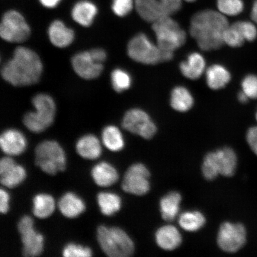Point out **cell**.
<instances>
[{
  "instance_id": "3957f363",
  "label": "cell",
  "mask_w": 257,
  "mask_h": 257,
  "mask_svg": "<svg viewBox=\"0 0 257 257\" xmlns=\"http://www.w3.org/2000/svg\"><path fill=\"white\" fill-rule=\"evenodd\" d=\"M96 237L101 248L108 256H130L134 252L133 241L120 228L99 226Z\"/></svg>"
},
{
  "instance_id": "b9f144b4",
  "label": "cell",
  "mask_w": 257,
  "mask_h": 257,
  "mask_svg": "<svg viewBox=\"0 0 257 257\" xmlns=\"http://www.w3.org/2000/svg\"><path fill=\"white\" fill-rule=\"evenodd\" d=\"M93 58L99 63H103L107 59V53L102 48H94L89 50Z\"/></svg>"
},
{
  "instance_id": "6da1fadb",
  "label": "cell",
  "mask_w": 257,
  "mask_h": 257,
  "mask_svg": "<svg viewBox=\"0 0 257 257\" xmlns=\"http://www.w3.org/2000/svg\"><path fill=\"white\" fill-rule=\"evenodd\" d=\"M43 72L39 56L30 48L19 47L2 69L5 81L15 86H30L39 81Z\"/></svg>"
},
{
  "instance_id": "74e56055",
  "label": "cell",
  "mask_w": 257,
  "mask_h": 257,
  "mask_svg": "<svg viewBox=\"0 0 257 257\" xmlns=\"http://www.w3.org/2000/svg\"><path fill=\"white\" fill-rule=\"evenodd\" d=\"M237 28L242 33L244 39L247 41H254L257 37V29L252 22L248 21H239L235 23Z\"/></svg>"
},
{
  "instance_id": "f1b7e54d",
  "label": "cell",
  "mask_w": 257,
  "mask_h": 257,
  "mask_svg": "<svg viewBox=\"0 0 257 257\" xmlns=\"http://www.w3.org/2000/svg\"><path fill=\"white\" fill-rule=\"evenodd\" d=\"M97 201L101 213L105 216H112L119 211L121 206L120 197L114 193H99Z\"/></svg>"
},
{
  "instance_id": "8d00e7d4",
  "label": "cell",
  "mask_w": 257,
  "mask_h": 257,
  "mask_svg": "<svg viewBox=\"0 0 257 257\" xmlns=\"http://www.w3.org/2000/svg\"><path fill=\"white\" fill-rule=\"evenodd\" d=\"M242 91L250 99L257 98V76L248 75L243 78L242 82Z\"/></svg>"
},
{
  "instance_id": "9a60e30c",
  "label": "cell",
  "mask_w": 257,
  "mask_h": 257,
  "mask_svg": "<svg viewBox=\"0 0 257 257\" xmlns=\"http://www.w3.org/2000/svg\"><path fill=\"white\" fill-rule=\"evenodd\" d=\"M27 176L25 169L10 157L0 161V181L6 187L14 188L22 184Z\"/></svg>"
},
{
  "instance_id": "30bf717a",
  "label": "cell",
  "mask_w": 257,
  "mask_h": 257,
  "mask_svg": "<svg viewBox=\"0 0 257 257\" xmlns=\"http://www.w3.org/2000/svg\"><path fill=\"white\" fill-rule=\"evenodd\" d=\"M121 125L125 130L147 140L152 138L157 132L156 124L150 115L139 108L127 111L124 115Z\"/></svg>"
},
{
  "instance_id": "7a4b0ae2",
  "label": "cell",
  "mask_w": 257,
  "mask_h": 257,
  "mask_svg": "<svg viewBox=\"0 0 257 257\" xmlns=\"http://www.w3.org/2000/svg\"><path fill=\"white\" fill-rule=\"evenodd\" d=\"M225 15L213 10H205L192 16L190 34L204 51L218 49L223 46V34L229 27Z\"/></svg>"
},
{
  "instance_id": "4316f807",
  "label": "cell",
  "mask_w": 257,
  "mask_h": 257,
  "mask_svg": "<svg viewBox=\"0 0 257 257\" xmlns=\"http://www.w3.org/2000/svg\"><path fill=\"white\" fill-rule=\"evenodd\" d=\"M170 104L176 111H187L194 104V98L187 88L181 86H177L172 92Z\"/></svg>"
},
{
  "instance_id": "ab89813d",
  "label": "cell",
  "mask_w": 257,
  "mask_h": 257,
  "mask_svg": "<svg viewBox=\"0 0 257 257\" xmlns=\"http://www.w3.org/2000/svg\"><path fill=\"white\" fill-rule=\"evenodd\" d=\"M246 140L250 149L257 156V126L250 127L247 132Z\"/></svg>"
},
{
  "instance_id": "e0dca14e",
  "label": "cell",
  "mask_w": 257,
  "mask_h": 257,
  "mask_svg": "<svg viewBox=\"0 0 257 257\" xmlns=\"http://www.w3.org/2000/svg\"><path fill=\"white\" fill-rule=\"evenodd\" d=\"M48 34L51 44L58 48L68 47L75 40V32L59 20L50 24Z\"/></svg>"
},
{
  "instance_id": "d6a6232c",
  "label": "cell",
  "mask_w": 257,
  "mask_h": 257,
  "mask_svg": "<svg viewBox=\"0 0 257 257\" xmlns=\"http://www.w3.org/2000/svg\"><path fill=\"white\" fill-rule=\"evenodd\" d=\"M217 6L218 12L225 16H237L243 10L242 0H217Z\"/></svg>"
},
{
  "instance_id": "d4e9b609",
  "label": "cell",
  "mask_w": 257,
  "mask_h": 257,
  "mask_svg": "<svg viewBox=\"0 0 257 257\" xmlns=\"http://www.w3.org/2000/svg\"><path fill=\"white\" fill-rule=\"evenodd\" d=\"M182 201L181 194L172 192L164 196L160 202V208L164 220L171 221L178 214Z\"/></svg>"
},
{
  "instance_id": "83f0119b",
  "label": "cell",
  "mask_w": 257,
  "mask_h": 257,
  "mask_svg": "<svg viewBox=\"0 0 257 257\" xmlns=\"http://www.w3.org/2000/svg\"><path fill=\"white\" fill-rule=\"evenodd\" d=\"M102 140L106 148L111 152H120L124 147L123 135L119 128L112 125L106 126L102 131Z\"/></svg>"
},
{
  "instance_id": "2e32d148",
  "label": "cell",
  "mask_w": 257,
  "mask_h": 257,
  "mask_svg": "<svg viewBox=\"0 0 257 257\" xmlns=\"http://www.w3.org/2000/svg\"><path fill=\"white\" fill-rule=\"evenodd\" d=\"M0 146L7 155L19 156L27 149V141L21 132L9 128L3 132L0 137Z\"/></svg>"
},
{
  "instance_id": "ffe728a7",
  "label": "cell",
  "mask_w": 257,
  "mask_h": 257,
  "mask_svg": "<svg viewBox=\"0 0 257 257\" xmlns=\"http://www.w3.org/2000/svg\"><path fill=\"white\" fill-rule=\"evenodd\" d=\"M182 236L179 231L172 225L160 227L156 233V240L161 248L172 250L181 245Z\"/></svg>"
},
{
  "instance_id": "cb8c5ba5",
  "label": "cell",
  "mask_w": 257,
  "mask_h": 257,
  "mask_svg": "<svg viewBox=\"0 0 257 257\" xmlns=\"http://www.w3.org/2000/svg\"><path fill=\"white\" fill-rule=\"evenodd\" d=\"M205 62L201 54L193 53L188 56L186 60L180 64V69L186 78L189 79H197L205 71Z\"/></svg>"
},
{
  "instance_id": "ac0fdd59",
  "label": "cell",
  "mask_w": 257,
  "mask_h": 257,
  "mask_svg": "<svg viewBox=\"0 0 257 257\" xmlns=\"http://www.w3.org/2000/svg\"><path fill=\"white\" fill-rule=\"evenodd\" d=\"M135 7L144 21L154 23L166 16L160 0H135Z\"/></svg>"
},
{
  "instance_id": "f6af8a7d",
  "label": "cell",
  "mask_w": 257,
  "mask_h": 257,
  "mask_svg": "<svg viewBox=\"0 0 257 257\" xmlns=\"http://www.w3.org/2000/svg\"><path fill=\"white\" fill-rule=\"evenodd\" d=\"M237 97H238L239 101L240 102H242V103H246V102L248 101L249 99L248 96H247L243 91H241L239 93Z\"/></svg>"
},
{
  "instance_id": "f546056e",
  "label": "cell",
  "mask_w": 257,
  "mask_h": 257,
  "mask_svg": "<svg viewBox=\"0 0 257 257\" xmlns=\"http://www.w3.org/2000/svg\"><path fill=\"white\" fill-rule=\"evenodd\" d=\"M33 204V213L38 218H47L50 216L55 210V201L50 195H37L34 198Z\"/></svg>"
},
{
  "instance_id": "4dcf8cb0",
  "label": "cell",
  "mask_w": 257,
  "mask_h": 257,
  "mask_svg": "<svg viewBox=\"0 0 257 257\" xmlns=\"http://www.w3.org/2000/svg\"><path fill=\"white\" fill-rule=\"evenodd\" d=\"M180 226L188 232H195L204 226L205 218L200 211H186L179 218Z\"/></svg>"
},
{
  "instance_id": "9c48e42d",
  "label": "cell",
  "mask_w": 257,
  "mask_h": 257,
  "mask_svg": "<svg viewBox=\"0 0 257 257\" xmlns=\"http://www.w3.org/2000/svg\"><path fill=\"white\" fill-rule=\"evenodd\" d=\"M31 34V28L21 13L9 11L3 16L0 25V36L9 43H22Z\"/></svg>"
},
{
  "instance_id": "1f68e13d",
  "label": "cell",
  "mask_w": 257,
  "mask_h": 257,
  "mask_svg": "<svg viewBox=\"0 0 257 257\" xmlns=\"http://www.w3.org/2000/svg\"><path fill=\"white\" fill-rule=\"evenodd\" d=\"M111 82L114 91L121 92L131 87L132 79L128 72L123 69H116L111 74Z\"/></svg>"
},
{
  "instance_id": "60d3db41",
  "label": "cell",
  "mask_w": 257,
  "mask_h": 257,
  "mask_svg": "<svg viewBox=\"0 0 257 257\" xmlns=\"http://www.w3.org/2000/svg\"><path fill=\"white\" fill-rule=\"evenodd\" d=\"M9 195L4 189L0 190V211L2 214H6L9 209Z\"/></svg>"
},
{
  "instance_id": "44dd1931",
  "label": "cell",
  "mask_w": 257,
  "mask_h": 257,
  "mask_svg": "<svg viewBox=\"0 0 257 257\" xmlns=\"http://www.w3.org/2000/svg\"><path fill=\"white\" fill-rule=\"evenodd\" d=\"M63 216L70 218H75L85 210V202L72 192H67L60 199L58 204Z\"/></svg>"
},
{
  "instance_id": "4fadbf2b",
  "label": "cell",
  "mask_w": 257,
  "mask_h": 257,
  "mask_svg": "<svg viewBox=\"0 0 257 257\" xmlns=\"http://www.w3.org/2000/svg\"><path fill=\"white\" fill-rule=\"evenodd\" d=\"M150 173L143 164L136 163L128 168L121 184L123 190L128 194L144 195L149 192Z\"/></svg>"
},
{
  "instance_id": "8992f818",
  "label": "cell",
  "mask_w": 257,
  "mask_h": 257,
  "mask_svg": "<svg viewBox=\"0 0 257 257\" xmlns=\"http://www.w3.org/2000/svg\"><path fill=\"white\" fill-rule=\"evenodd\" d=\"M35 164L47 174L55 175L66 169L65 153L56 141H44L35 149Z\"/></svg>"
},
{
  "instance_id": "7bdbcfd3",
  "label": "cell",
  "mask_w": 257,
  "mask_h": 257,
  "mask_svg": "<svg viewBox=\"0 0 257 257\" xmlns=\"http://www.w3.org/2000/svg\"><path fill=\"white\" fill-rule=\"evenodd\" d=\"M39 1L44 7L53 9L57 7L62 0H39Z\"/></svg>"
},
{
  "instance_id": "f35d334b",
  "label": "cell",
  "mask_w": 257,
  "mask_h": 257,
  "mask_svg": "<svg viewBox=\"0 0 257 257\" xmlns=\"http://www.w3.org/2000/svg\"><path fill=\"white\" fill-rule=\"evenodd\" d=\"M166 16H171L182 8V0H160Z\"/></svg>"
},
{
  "instance_id": "d6986e66",
  "label": "cell",
  "mask_w": 257,
  "mask_h": 257,
  "mask_svg": "<svg viewBox=\"0 0 257 257\" xmlns=\"http://www.w3.org/2000/svg\"><path fill=\"white\" fill-rule=\"evenodd\" d=\"M98 9L88 0H82L76 3L72 10V17L79 25L84 27L91 26L97 15Z\"/></svg>"
},
{
  "instance_id": "7402d4cb",
  "label": "cell",
  "mask_w": 257,
  "mask_h": 257,
  "mask_svg": "<svg viewBox=\"0 0 257 257\" xmlns=\"http://www.w3.org/2000/svg\"><path fill=\"white\" fill-rule=\"evenodd\" d=\"M91 175L95 184L101 187H107L114 185L118 179L116 169L107 162L97 164L92 168Z\"/></svg>"
},
{
  "instance_id": "8fae6325",
  "label": "cell",
  "mask_w": 257,
  "mask_h": 257,
  "mask_svg": "<svg viewBox=\"0 0 257 257\" xmlns=\"http://www.w3.org/2000/svg\"><path fill=\"white\" fill-rule=\"evenodd\" d=\"M246 242V230L241 223L225 222L221 225L217 243L225 252L234 253L242 248Z\"/></svg>"
},
{
  "instance_id": "5b68a950",
  "label": "cell",
  "mask_w": 257,
  "mask_h": 257,
  "mask_svg": "<svg viewBox=\"0 0 257 257\" xmlns=\"http://www.w3.org/2000/svg\"><path fill=\"white\" fill-rule=\"evenodd\" d=\"M237 162L236 154L230 148H223L209 153L202 163V174L208 181L216 178L218 175L232 176L236 171Z\"/></svg>"
},
{
  "instance_id": "5bb4252c",
  "label": "cell",
  "mask_w": 257,
  "mask_h": 257,
  "mask_svg": "<svg viewBox=\"0 0 257 257\" xmlns=\"http://www.w3.org/2000/svg\"><path fill=\"white\" fill-rule=\"evenodd\" d=\"M72 65L77 75L87 80L98 78L104 68L103 64L96 62L89 51L76 54L72 57Z\"/></svg>"
},
{
  "instance_id": "ee69618b",
  "label": "cell",
  "mask_w": 257,
  "mask_h": 257,
  "mask_svg": "<svg viewBox=\"0 0 257 257\" xmlns=\"http://www.w3.org/2000/svg\"><path fill=\"white\" fill-rule=\"evenodd\" d=\"M250 17L254 23L257 25V0L253 3Z\"/></svg>"
},
{
  "instance_id": "484cf974",
  "label": "cell",
  "mask_w": 257,
  "mask_h": 257,
  "mask_svg": "<svg viewBox=\"0 0 257 257\" xmlns=\"http://www.w3.org/2000/svg\"><path fill=\"white\" fill-rule=\"evenodd\" d=\"M230 72L220 64H214L207 70V83L212 89L223 88L230 82Z\"/></svg>"
},
{
  "instance_id": "ba28073f",
  "label": "cell",
  "mask_w": 257,
  "mask_h": 257,
  "mask_svg": "<svg viewBox=\"0 0 257 257\" xmlns=\"http://www.w3.org/2000/svg\"><path fill=\"white\" fill-rule=\"evenodd\" d=\"M128 56L138 63L153 65L163 62V51L144 34L132 38L127 48Z\"/></svg>"
},
{
  "instance_id": "277c9868",
  "label": "cell",
  "mask_w": 257,
  "mask_h": 257,
  "mask_svg": "<svg viewBox=\"0 0 257 257\" xmlns=\"http://www.w3.org/2000/svg\"><path fill=\"white\" fill-rule=\"evenodd\" d=\"M32 104L35 110L25 114L24 123L32 133H43L53 123L56 113L55 101L51 96L43 93L34 96Z\"/></svg>"
},
{
  "instance_id": "7c38bea8",
  "label": "cell",
  "mask_w": 257,
  "mask_h": 257,
  "mask_svg": "<svg viewBox=\"0 0 257 257\" xmlns=\"http://www.w3.org/2000/svg\"><path fill=\"white\" fill-rule=\"evenodd\" d=\"M34 220L30 216L21 218L18 225L23 243V255L25 256H40L43 252L44 237L35 230Z\"/></svg>"
},
{
  "instance_id": "e575fe53",
  "label": "cell",
  "mask_w": 257,
  "mask_h": 257,
  "mask_svg": "<svg viewBox=\"0 0 257 257\" xmlns=\"http://www.w3.org/2000/svg\"><path fill=\"white\" fill-rule=\"evenodd\" d=\"M63 255L65 257H89L92 256V251L89 247L70 243L63 248Z\"/></svg>"
},
{
  "instance_id": "d590c367",
  "label": "cell",
  "mask_w": 257,
  "mask_h": 257,
  "mask_svg": "<svg viewBox=\"0 0 257 257\" xmlns=\"http://www.w3.org/2000/svg\"><path fill=\"white\" fill-rule=\"evenodd\" d=\"M134 5L133 0H113L111 8L115 15L124 17L133 11Z\"/></svg>"
},
{
  "instance_id": "836d02e7",
  "label": "cell",
  "mask_w": 257,
  "mask_h": 257,
  "mask_svg": "<svg viewBox=\"0 0 257 257\" xmlns=\"http://www.w3.org/2000/svg\"><path fill=\"white\" fill-rule=\"evenodd\" d=\"M224 43L231 47L242 46L245 41L242 33L235 24L229 25L223 34Z\"/></svg>"
},
{
  "instance_id": "603a6c76",
  "label": "cell",
  "mask_w": 257,
  "mask_h": 257,
  "mask_svg": "<svg viewBox=\"0 0 257 257\" xmlns=\"http://www.w3.org/2000/svg\"><path fill=\"white\" fill-rule=\"evenodd\" d=\"M77 153L85 159L95 160L101 156L102 148L94 135L88 134L80 138L76 144Z\"/></svg>"
},
{
  "instance_id": "bcb514c9",
  "label": "cell",
  "mask_w": 257,
  "mask_h": 257,
  "mask_svg": "<svg viewBox=\"0 0 257 257\" xmlns=\"http://www.w3.org/2000/svg\"><path fill=\"white\" fill-rule=\"evenodd\" d=\"M185 1L188 2H193L196 1V0H185Z\"/></svg>"
},
{
  "instance_id": "7dc6e473",
  "label": "cell",
  "mask_w": 257,
  "mask_h": 257,
  "mask_svg": "<svg viewBox=\"0 0 257 257\" xmlns=\"http://www.w3.org/2000/svg\"><path fill=\"white\" fill-rule=\"evenodd\" d=\"M256 121H257V111H256Z\"/></svg>"
},
{
  "instance_id": "52a82bcc",
  "label": "cell",
  "mask_w": 257,
  "mask_h": 257,
  "mask_svg": "<svg viewBox=\"0 0 257 257\" xmlns=\"http://www.w3.org/2000/svg\"><path fill=\"white\" fill-rule=\"evenodd\" d=\"M157 45L161 50L173 52L185 43L186 35L171 16H165L153 24Z\"/></svg>"
}]
</instances>
